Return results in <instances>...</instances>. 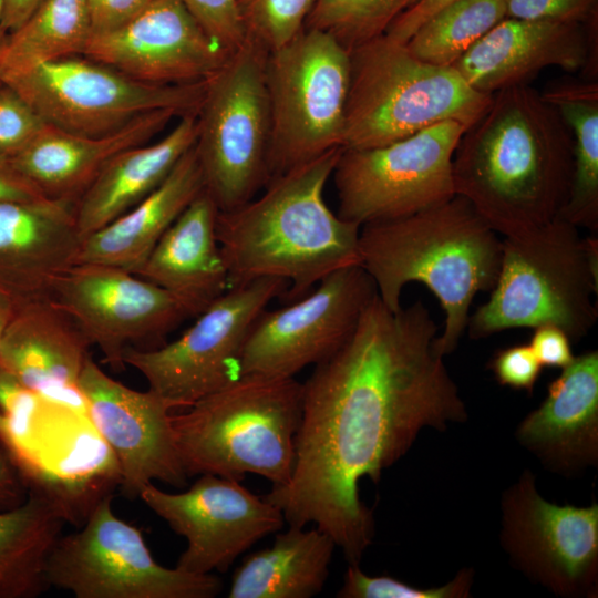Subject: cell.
Instances as JSON below:
<instances>
[{"mask_svg": "<svg viewBox=\"0 0 598 598\" xmlns=\"http://www.w3.org/2000/svg\"><path fill=\"white\" fill-rule=\"evenodd\" d=\"M436 336L423 301L392 311L377 295L348 340L302 383L293 472L265 498L289 525L315 524L330 535L350 565L374 535L359 482H379L423 427L444 430L467 416Z\"/></svg>", "mask_w": 598, "mask_h": 598, "instance_id": "obj_1", "label": "cell"}, {"mask_svg": "<svg viewBox=\"0 0 598 598\" xmlns=\"http://www.w3.org/2000/svg\"><path fill=\"white\" fill-rule=\"evenodd\" d=\"M571 179L570 130L529 84L494 93L453 156L455 194L503 237L557 218Z\"/></svg>", "mask_w": 598, "mask_h": 598, "instance_id": "obj_2", "label": "cell"}, {"mask_svg": "<svg viewBox=\"0 0 598 598\" xmlns=\"http://www.w3.org/2000/svg\"><path fill=\"white\" fill-rule=\"evenodd\" d=\"M342 148L272 177L265 192L217 217L229 288L258 279L287 282L299 299L328 275L360 265L361 226L327 205L323 193Z\"/></svg>", "mask_w": 598, "mask_h": 598, "instance_id": "obj_3", "label": "cell"}, {"mask_svg": "<svg viewBox=\"0 0 598 598\" xmlns=\"http://www.w3.org/2000/svg\"><path fill=\"white\" fill-rule=\"evenodd\" d=\"M502 251L503 238L460 195L409 216L367 223L359 235L360 266L390 310L402 307L410 282L425 285L437 298L445 321L434 347L442 357L464 334L476 293L495 286Z\"/></svg>", "mask_w": 598, "mask_h": 598, "instance_id": "obj_4", "label": "cell"}, {"mask_svg": "<svg viewBox=\"0 0 598 598\" xmlns=\"http://www.w3.org/2000/svg\"><path fill=\"white\" fill-rule=\"evenodd\" d=\"M173 415L186 475L241 481L256 474L272 486L290 480L302 414V383L295 378L240 375Z\"/></svg>", "mask_w": 598, "mask_h": 598, "instance_id": "obj_5", "label": "cell"}, {"mask_svg": "<svg viewBox=\"0 0 598 598\" xmlns=\"http://www.w3.org/2000/svg\"><path fill=\"white\" fill-rule=\"evenodd\" d=\"M598 238L557 217L503 237L499 272L489 299L468 318L473 339L514 328L554 324L571 341L598 318Z\"/></svg>", "mask_w": 598, "mask_h": 598, "instance_id": "obj_6", "label": "cell"}, {"mask_svg": "<svg viewBox=\"0 0 598 598\" xmlns=\"http://www.w3.org/2000/svg\"><path fill=\"white\" fill-rule=\"evenodd\" d=\"M349 60L343 150L384 146L445 121L467 128L493 100L385 34L350 50Z\"/></svg>", "mask_w": 598, "mask_h": 598, "instance_id": "obj_7", "label": "cell"}, {"mask_svg": "<svg viewBox=\"0 0 598 598\" xmlns=\"http://www.w3.org/2000/svg\"><path fill=\"white\" fill-rule=\"evenodd\" d=\"M266 56L245 41L206 81L194 147L219 212L249 202L270 181Z\"/></svg>", "mask_w": 598, "mask_h": 598, "instance_id": "obj_8", "label": "cell"}, {"mask_svg": "<svg viewBox=\"0 0 598 598\" xmlns=\"http://www.w3.org/2000/svg\"><path fill=\"white\" fill-rule=\"evenodd\" d=\"M349 73V51L316 29L267 53L270 179L342 148Z\"/></svg>", "mask_w": 598, "mask_h": 598, "instance_id": "obj_9", "label": "cell"}, {"mask_svg": "<svg viewBox=\"0 0 598 598\" xmlns=\"http://www.w3.org/2000/svg\"><path fill=\"white\" fill-rule=\"evenodd\" d=\"M207 81V80H206ZM206 81L145 83L82 54L38 64L0 83L13 90L48 124L84 136H102L153 111L197 114Z\"/></svg>", "mask_w": 598, "mask_h": 598, "instance_id": "obj_10", "label": "cell"}, {"mask_svg": "<svg viewBox=\"0 0 598 598\" xmlns=\"http://www.w3.org/2000/svg\"><path fill=\"white\" fill-rule=\"evenodd\" d=\"M45 576L76 598H214L223 589L213 574L158 564L141 530L115 515L112 495L96 501L81 530L60 536Z\"/></svg>", "mask_w": 598, "mask_h": 598, "instance_id": "obj_11", "label": "cell"}, {"mask_svg": "<svg viewBox=\"0 0 598 598\" xmlns=\"http://www.w3.org/2000/svg\"><path fill=\"white\" fill-rule=\"evenodd\" d=\"M465 130L445 121L384 146L342 148L331 176L337 215L362 226L447 202L456 195L453 156Z\"/></svg>", "mask_w": 598, "mask_h": 598, "instance_id": "obj_12", "label": "cell"}, {"mask_svg": "<svg viewBox=\"0 0 598 598\" xmlns=\"http://www.w3.org/2000/svg\"><path fill=\"white\" fill-rule=\"evenodd\" d=\"M276 278L230 287L169 343L130 347L123 360L147 381L148 389L187 408L240 377L245 342L259 315L287 290Z\"/></svg>", "mask_w": 598, "mask_h": 598, "instance_id": "obj_13", "label": "cell"}, {"mask_svg": "<svg viewBox=\"0 0 598 598\" xmlns=\"http://www.w3.org/2000/svg\"><path fill=\"white\" fill-rule=\"evenodd\" d=\"M378 295L360 266L333 271L286 307L265 309L254 322L240 360V375L295 378L334 353L352 334Z\"/></svg>", "mask_w": 598, "mask_h": 598, "instance_id": "obj_14", "label": "cell"}, {"mask_svg": "<svg viewBox=\"0 0 598 598\" xmlns=\"http://www.w3.org/2000/svg\"><path fill=\"white\" fill-rule=\"evenodd\" d=\"M138 497L164 519L187 546L176 567L193 574L225 573L238 556L285 525L281 509L240 484V481L200 474L181 493L154 485Z\"/></svg>", "mask_w": 598, "mask_h": 598, "instance_id": "obj_15", "label": "cell"}, {"mask_svg": "<svg viewBox=\"0 0 598 598\" xmlns=\"http://www.w3.org/2000/svg\"><path fill=\"white\" fill-rule=\"evenodd\" d=\"M80 327L116 370L131 344L158 340L189 317L166 290L125 269L74 264L53 282L49 297Z\"/></svg>", "mask_w": 598, "mask_h": 598, "instance_id": "obj_16", "label": "cell"}, {"mask_svg": "<svg viewBox=\"0 0 598 598\" xmlns=\"http://www.w3.org/2000/svg\"><path fill=\"white\" fill-rule=\"evenodd\" d=\"M503 543L515 564L557 595L596 592L598 505H557L537 492L526 471L505 493Z\"/></svg>", "mask_w": 598, "mask_h": 598, "instance_id": "obj_17", "label": "cell"}, {"mask_svg": "<svg viewBox=\"0 0 598 598\" xmlns=\"http://www.w3.org/2000/svg\"><path fill=\"white\" fill-rule=\"evenodd\" d=\"M78 386L87 416L112 452L118 481L128 496H138L158 481L176 487L187 482L175 443L172 411L176 406L152 390H133L106 374L90 357Z\"/></svg>", "mask_w": 598, "mask_h": 598, "instance_id": "obj_18", "label": "cell"}, {"mask_svg": "<svg viewBox=\"0 0 598 598\" xmlns=\"http://www.w3.org/2000/svg\"><path fill=\"white\" fill-rule=\"evenodd\" d=\"M82 55L152 84L206 81L229 56L178 0H152L118 29L92 35Z\"/></svg>", "mask_w": 598, "mask_h": 598, "instance_id": "obj_19", "label": "cell"}, {"mask_svg": "<svg viewBox=\"0 0 598 598\" xmlns=\"http://www.w3.org/2000/svg\"><path fill=\"white\" fill-rule=\"evenodd\" d=\"M550 66L597 75V18L586 24L504 18L453 65L473 89L494 94Z\"/></svg>", "mask_w": 598, "mask_h": 598, "instance_id": "obj_20", "label": "cell"}, {"mask_svg": "<svg viewBox=\"0 0 598 598\" xmlns=\"http://www.w3.org/2000/svg\"><path fill=\"white\" fill-rule=\"evenodd\" d=\"M90 347L66 312L50 299L34 300L16 306L2 338L0 367L45 402L87 415L78 382Z\"/></svg>", "mask_w": 598, "mask_h": 598, "instance_id": "obj_21", "label": "cell"}, {"mask_svg": "<svg viewBox=\"0 0 598 598\" xmlns=\"http://www.w3.org/2000/svg\"><path fill=\"white\" fill-rule=\"evenodd\" d=\"M81 243L73 203L0 202V291L14 306L48 299Z\"/></svg>", "mask_w": 598, "mask_h": 598, "instance_id": "obj_22", "label": "cell"}, {"mask_svg": "<svg viewBox=\"0 0 598 598\" xmlns=\"http://www.w3.org/2000/svg\"><path fill=\"white\" fill-rule=\"evenodd\" d=\"M517 439L549 467L573 472L598 460V352L588 351L549 384L543 403L519 424Z\"/></svg>", "mask_w": 598, "mask_h": 598, "instance_id": "obj_23", "label": "cell"}, {"mask_svg": "<svg viewBox=\"0 0 598 598\" xmlns=\"http://www.w3.org/2000/svg\"><path fill=\"white\" fill-rule=\"evenodd\" d=\"M174 117L179 116L171 110L148 112L102 136L78 135L47 125L8 163L45 197L75 205L112 157L148 143Z\"/></svg>", "mask_w": 598, "mask_h": 598, "instance_id": "obj_24", "label": "cell"}, {"mask_svg": "<svg viewBox=\"0 0 598 598\" xmlns=\"http://www.w3.org/2000/svg\"><path fill=\"white\" fill-rule=\"evenodd\" d=\"M219 209L204 189L157 241L135 275L172 295L197 317L229 289L217 239Z\"/></svg>", "mask_w": 598, "mask_h": 598, "instance_id": "obj_25", "label": "cell"}, {"mask_svg": "<svg viewBox=\"0 0 598 598\" xmlns=\"http://www.w3.org/2000/svg\"><path fill=\"white\" fill-rule=\"evenodd\" d=\"M204 189L193 145L147 197L82 239L75 264L107 265L136 274L165 231Z\"/></svg>", "mask_w": 598, "mask_h": 598, "instance_id": "obj_26", "label": "cell"}, {"mask_svg": "<svg viewBox=\"0 0 598 598\" xmlns=\"http://www.w3.org/2000/svg\"><path fill=\"white\" fill-rule=\"evenodd\" d=\"M196 137L197 114H187L161 140L112 157L74 205L81 238L115 220L155 190Z\"/></svg>", "mask_w": 598, "mask_h": 598, "instance_id": "obj_27", "label": "cell"}, {"mask_svg": "<svg viewBox=\"0 0 598 598\" xmlns=\"http://www.w3.org/2000/svg\"><path fill=\"white\" fill-rule=\"evenodd\" d=\"M336 543L318 527L289 525L271 546L251 553L236 568L229 598H311L329 577Z\"/></svg>", "mask_w": 598, "mask_h": 598, "instance_id": "obj_28", "label": "cell"}, {"mask_svg": "<svg viewBox=\"0 0 598 598\" xmlns=\"http://www.w3.org/2000/svg\"><path fill=\"white\" fill-rule=\"evenodd\" d=\"M70 519L64 504L35 488L0 512V598H33L49 588L48 558Z\"/></svg>", "mask_w": 598, "mask_h": 598, "instance_id": "obj_29", "label": "cell"}, {"mask_svg": "<svg viewBox=\"0 0 598 598\" xmlns=\"http://www.w3.org/2000/svg\"><path fill=\"white\" fill-rule=\"evenodd\" d=\"M542 96L555 107L573 138V179L568 200L558 217L591 235L598 231V83L558 80Z\"/></svg>", "mask_w": 598, "mask_h": 598, "instance_id": "obj_30", "label": "cell"}, {"mask_svg": "<svg viewBox=\"0 0 598 598\" xmlns=\"http://www.w3.org/2000/svg\"><path fill=\"white\" fill-rule=\"evenodd\" d=\"M92 29L86 0H43L0 45V81L38 64L82 54Z\"/></svg>", "mask_w": 598, "mask_h": 598, "instance_id": "obj_31", "label": "cell"}, {"mask_svg": "<svg viewBox=\"0 0 598 598\" xmlns=\"http://www.w3.org/2000/svg\"><path fill=\"white\" fill-rule=\"evenodd\" d=\"M504 18L503 0H454L429 18L404 44L422 61L452 66Z\"/></svg>", "mask_w": 598, "mask_h": 598, "instance_id": "obj_32", "label": "cell"}, {"mask_svg": "<svg viewBox=\"0 0 598 598\" xmlns=\"http://www.w3.org/2000/svg\"><path fill=\"white\" fill-rule=\"evenodd\" d=\"M417 0H315L305 28L332 35L348 51L385 34Z\"/></svg>", "mask_w": 598, "mask_h": 598, "instance_id": "obj_33", "label": "cell"}, {"mask_svg": "<svg viewBox=\"0 0 598 598\" xmlns=\"http://www.w3.org/2000/svg\"><path fill=\"white\" fill-rule=\"evenodd\" d=\"M315 0H237L246 41L265 52L290 42L305 28Z\"/></svg>", "mask_w": 598, "mask_h": 598, "instance_id": "obj_34", "label": "cell"}, {"mask_svg": "<svg viewBox=\"0 0 598 598\" xmlns=\"http://www.w3.org/2000/svg\"><path fill=\"white\" fill-rule=\"evenodd\" d=\"M473 574L462 570L455 578L435 588H416L390 576H370L359 565L347 568L341 588L337 592L340 598H463L470 596Z\"/></svg>", "mask_w": 598, "mask_h": 598, "instance_id": "obj_35", "label": "cell"}, {"mask_svg": "<svg viewBox=\"0 0 598 598\" xmlns=\"http://www.w3.org/2000/svg\"><path fill=\"white\" fill-rule=\"evenodd\" d=\"M48 124L13 90L0 83V161L8 162Z\"/></svg>", "mask_w": 598, "mask_h": 598, "instance_id": "obj_36", "label": "cell"}, {"mask_svg": "<svg viewBox=\"0 0 598 598\" xmlns=\"http://www.w3.org/2000/svg\"><path fill=\"white\" fill-rule=\"evenodd\" d=\"M193 14L208 35L228 54L246 39L240 23L237 0H178Z\"/></svg>", "mask_w": 598, "mask_h": 598, "instance_id": "obj_37", "label": "cell"}, {"mask_svg": "<svg viewBox=\"0 0 598 598\" xmlns=\"http://www.w3.org/2000/svg\"><path fill=\"white\" fill-rule=\"evenodd\" d=\"M506 18L586 24L597 18L598 0H503Z\"/></svg>", "mask_w": 598, "mask_h": 598, "instance_id": "obj_38", "label": "cell"}, {"mask_svg": "<svg viewBox=\"0 0 598 598\" xmlns=\"http://www.w3.org/2000/svg\"><path fill=\"white\" fill-rule=\"evenodd\" d=\"M488 368L499 384L528 393L533 392L543 369L529 344H515L498 350Z\"/></svg>", "mask_w": 598, "mask_h": 598, "instance_id": "obj_39", "label": "cell"}, {"mask_svg": "<svg viewBox=\"0 0 598 598\" xmlns=\"http://www.w3.org/2000/svg\"><path fill=\"white\" fill-rule=\"evenodd\" d=\"M152 0H86L92 35L111 32L127 23Z\"/></svg>", "mask_w": 598, "mask_h": 598, "instance_id": "obj_40", "label": "cell"}, {"mask_svg": "<svg viewBox=\"0 0 598 598\" xmlns=\"http://www.w3.org/2000/svg\"><path fill=\"white\" fill-rule=\"evenodd\" d=\"M570 342L563 329L554 324H542L534 328L529 346L542 367L563 369L575 358Z\"/></svg>", "mask_w": 598, "mask_h": 598, "instance_id": "obj_41", "label": "cell"}, {"mask_svg": "<svg viewBox=\"0 0 598 598\" xmlns=\"http://www.w3.org/2000/svg\"><path fill=\"white\" fill-rule=\"evenodd\" d=\"M453 1L454 0H417L389 27L385 35L398 42L406 43L429 18Z\"/></svg>", "mask_w": 598, "mask_h": 598, "instance_id": "obj_42", "label": "cell"}, {"mask_svg": "<svg viewBox=\"0 0 598 598\" xmlns=\"http://www.w3.org/2000/svg\"><path fill=\"white\" fill-rule=\"evenodd\" d=\"M43 193L8 162L0 161V202H35Z\"/></svg>", "mask_w": 598, "mask_h": 598, "instance_id": "obj_43", "label": "cell"}, {"mask_svg": "<svg viewBox=\"0 0 598 598\" xmlns=\"http://www.w3.org/2000/svg\"><path fill=\"white\" fill-rule=\"evenodd\" d=\"M29 488L7 453L0 447V512L24 502Z\"/></svg>", "mask_w": 598, "mask_h": 598, "instance_id": "obj_44", "label": "cell"}, {"mask_svg": "<svg viewBox=\"0 0 598 598\" xmlns=\"http://www.w3.org/2000/svg\"><path fill=\"white\" fill-rule=\"evenodd\" d=\"M43 0H4L3 29L6 34L18 29Z\"/></svg>", "mask_w": 598, "mask_h": 598, "instance_id": "obj_45", "label": "cell"}, {"mask_svg": "<svg viewBox=\"0 0 598 598\" xmlns=\"http://www.w3.org/2000/svg\"><path fill=\"white\" fill-rule=\"evenodd\" d=\"M13 301L3 292L0 291V352H1V342L6 331V328L14 312Z\"/></svg>", "mask_w": 598, "mask_h": 598, "instance_id": "obj_46", "label": "cell"}, {"mask_svg": "<svg viewBox=\"0 0 598 598\" xmlns=\"http://www.w3.org/2000/svg\"><path fill=\"white\" fill-rule=\"evenodd\" d=\"M3 14H4V0H0V45L7 35L3 29Z\"/></svg>", "mask_w": 598, "mask_h": 598, "instance_id": "obj_47", "label": "cell"}]
</instances>
